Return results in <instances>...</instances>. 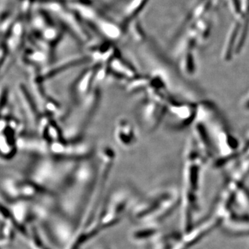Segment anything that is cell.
Wrapping results in <instances>:
<instances>
[{"label": "cell", "instance_id": "cell-2", "mask_svg": "<svg viewBox=\"0 0 249 249\" xmlns=\"http://www.w3.org/2000/svg\"><path fill=\"white\" fill-rule=\"evenodd\" d=\"M139 196L129 187H120L111 192L91 222L73 235L65 249H81L98 235L122 222L129 217Z\"/></svg>", "mask_w": 249, "mask_h": 249}, {"label": "cell", "instance_id": "cell-7", "mask_svg": "<svg viewBox=\"0 0 249 249\" xmlns=\"http://www.w3.org/2000/svg\"><path fill=\"white\" fill-rule=\"evenodd\" d=\"M91 249H111L107 245H97L96 247H93V248Z\"/></svg>", "mask_w": 249, "mask_h": 249}, {"label": "cell", "instance_id": "cell-4", "mask_svg": "<svg viewBox=\"0 0 249 249\" xmlns=\"http://www.w3.org/2000/svg\"><path fill=\"white\" fill-rule=\"evenodd\" d=\"M187 157L183 175L181 195V222L183 231H189L196 224L201 212V156L196 142L192 143Z\"/></svg>", "mask_w": 249, "mask_h": 249}, {"label": "cell", "instance_id": "cell-1", "mask_svg": "<svg viewBox=\"0 0 249 249\" xmlns=\"http://www.w3.org/2000/svg\"><path fill=\"white\" fill-rule=\"evenodd\" d=\"M196 125V143L199 152L207 159H214L221 166L237 157V142L228 129L220 114L213 105L201 103L198 107Z\"/></svg>", "mask_w": 249, "mask_h": 249}, {"label": "cell", "instance_id": "cell-3", "mask_svg": "<svg viewBox=\"0 0 249 249\" xmlns=\"http://www.w3.org/2000/svg\"><path fill=\"white\" fill-rule=\"evenodd\" d=\"M181 195L175 188L152 192L139 196L129 214L136 229L160 232V226L180 206Z\"/></svg>", "mask_w": 249, "mask_h": 249}, {"label": "cell", "instance_id": "cell-6", "mask_svg": "<svg viewBox=\"0 0 249 249\" xmlns=\"http://www.w3.org/2000/svg\"><path fill=\"white\" fill-rule=\"evenodd\" d=\"M243 105L244 106H245L246 109H249V92L248 95L246 96L245 101H244L243 103Z\"/></svg>", "mask_w": 249, "mask_h": 249}, {"label": "cell", "instance_id": "cell-5", "mask_svg": "<svg viewBox=\"0 0 249 249\" xmlns=\"http://www.w3.org/2000/svg\"><path fill=\"white\" fill-rule=\"evenodd\" d=\"M209 235L206 228L196 224L189 231L160 234L148 246L149 249H189Z\"/></svg>", "mask_w": 249, "mask_h": 249}]
</instances>
